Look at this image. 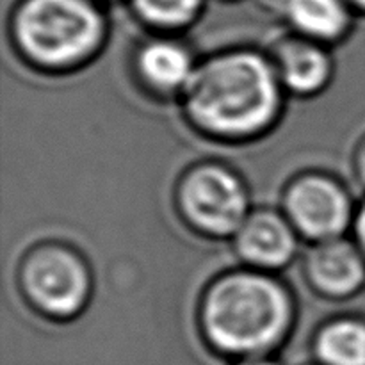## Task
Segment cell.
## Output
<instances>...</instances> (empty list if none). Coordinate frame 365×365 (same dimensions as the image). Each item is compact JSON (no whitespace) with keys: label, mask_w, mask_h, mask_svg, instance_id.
I'll return each mask as SVG.
<instances>
[{"label":"cell","mask_w":365,"mask_h":365,"mask_svg":"<svg viewBox=\"0 0 365 365\" xmlns=\"http://www.w3.org/2000/svg\"><path fill=\"white\" fill-rule=\"evenodd\" d=\"M285 89L271 57L228 50L198 61L180 95L189 123L217 141H252L274 127Z\"/></svg>","instance_id":"obj_1"},{"label":"cell","mask_w":365,"mask_h":365,"mask_svg":"<svg viewBox=\"0 0 365 365\" xmlns=\"http://www.w3.org/2000/svg\"><path fill=\"white\" fill-rule=\"evenodd\" d=\"M296 305L287 285L273 273L242 267L210 282L198 305L202 337L217 355L266 359L291 334Z\"/></svg>","instance_id":"obj_2"},{"label":"cell","mask_w":365,"mask_h":365,"mask_svg":"<svg viewBox=\"0 0 365 365\" xmlns=\"http://www.w3.org/2000/svg\"><path fill=\"white\" fill-rule=\"evenodd\" d=\"M13 41L31 66L71 71L100 52L102 14L88 0H25L13 16Z\"/></svg>","instance_id":"obj_3"},{"label":"cell","mask_w":365,"mask_h":365,"mask_svg":"<svg viewBox=\"0 0 365 365\" xmlns=\"http://www.w3.org/2000/svg\"><path fill=\"white\" fill-rule=\"evenodd\" d=\"M18 287L34 312L53 321L82 314L93 294V274L81 253L63 242H43L21 259Z\"/></svg>","instance_id":"obj_4"},{"label":"cell","mask_w":365,"mask_h":365,"mask_svg":"<svg viewBox=\"0 0 365 365\" xmlns=\"http://www.w3.org/2000/svg\"><path fill=\"white\" fill-rule=\"evenodd\" d=\"M175 202L185 225L209 239H232L252 212L245 180L217 163L189 168L178 180Z\"/></svg>","instance_id":"obj_5"},{"label":"cell","mask_w":365,"mask_h":365,"mask_svg":"<svg viewBox=\"0 0 365 365\" xmlns=\"http://www.w3.org/2000/svg\"><path fill=\"white\" fill-rule=\"evenodd\" d=\"M356 207L344 184L319 171L292 178L282 196V212L312 245L344 237L355 223Z\"/></svg>","instance_id":"obj_6"},{"label":"cell","mask_w":365,"mask_h":365,"mask_svg":"<svg viewBox=\"0 0 365 365\" xmlns=\"http://www.w3.org/2000/svg\"><path fill=\"white\" fill-rule=\"evenodd\" d=\"M302 237L282 210L252 209L232 237L245 267L277 274L294 262Z\"/></svg>","instance_id":"obj_7"},{"label":"cell","mask_w":365,"mask_h":365,"mask_svg":"<svg viewBox=\"0 0 365 365\" xmlns=\"http://www.w3.org/2000/svg\"><path fill=\"white\" fill-rule=\"evenodd\" d=\"M303 274L321 298L344 302L365 287V255L351 239L316 242L303 259Z\"/></svg>","instance_id":"obj_8"},{"label":"cell","mask_w":365,"mask_h":365,"mask_svg":"<svg viewBox=\"0 0 365 365\" xmlns=\"http://www.w3.org/2000/svg\"><path fill=\"white\" fill-rule=\"evenodd\" d=\"M285 93L310 98L330 86L334 78V59L327 45L305 38L280 43L271 56Z\"/></svg>","instance_id":"obj_9"},{"label":"cell","mask_w":365,"mask_h":365,"mask_svg":"<svg viewBox=\"0 0 365 365\" xmlns=\"http://www.w3.org/2000/svg\"><path fill=\"white\" fill-rule=\"evenodd\" d=\"M198 61L182 43L152 39L138 50L134 68L139 81L155 95L180 96L195 75Z\"/></svg>","instance_id":"obj_10"},{"label":"cell","mask_w":365,"mask_h":365,"mask_svg":"<svg viewBox=\"0 0 365 365\" xmlns=\"http://www.w3.org/2000/svg\"><path fill=\"white\" fill-rule=\"evenodd\" d=\"M285 14L299 38L331 45L346 36L349 13L342 0H287Z\"/></svg>","instance_id":"obj_11"},{"label":"cell","mask_w":365,"mask_h":365,"mask_svg":"<svg viewBox=\"0 0 365 365\" xmlns=\"http://www.w3.org/2000/svg\"><path fill=\"white\" fill-rule=\"evenodd\" d=\"M314 356L319 365H365V319L335 317L316 331Z\"/></svg>","instance_id":"obj_12"},{"label":"cell","mask_w":365,"mask_h":365,"mask_svg":"<svg viewBox=\"0 0 365 365\" xmlns=\"http://www.w3.org/2000/svg\"><path fill=\"white\" fill-rule=\"evenodd\" d=\"M146 24L164 31L187 27L200 13L202 0H132Z\"/></svg>","instance_id":"obj_13"},{"label":"cell","mask_w":365,"mask_h":365,"mask_svg":"<svg viewBox=\"0 0 365 365\" xmlns=\"http://www.w3.org/2000/svg\"><path fill=\"white\" fill-rule=\"evenodd\" d=\"M353 232H355V242L362 250L365 255V202L356 207L355 223H353Z\"/></svg>","instance_id":"obj_14"},{"label":"cell","mask_w":365,"mask_h":365,"mask_svg":"<svg viewBox=\"0 0 365 365\" xmlns=\"http://www.w3.org/2000/svg\"><path fill=\"white\" fill-rule=\"evenodd\" d=\"M353 166H355V175L360 184L365 187V138L356 145L355 157H353Z\"/></svg>","instance_id":"obj_15"},{"label":"cell","mask_w":365,"mask_h":365,"mask_svg":"<svg viewBox=\"0 0 365 365\" xmlns=\"http://www.w3.org/2000/svg\"><path fill=\"white\" fill-rule=\"evenodd\" d=\"M235 365H278L277 362H273V360H269L266 356V359H248V360H237V364Z\"/></svg>","instance_id":"obj_16"},{"label":"cell","mask_w":365,"mask_h":365,"mask_svg":"<svg viewBox=\"0 0 365 365\" xmlns=\"http://www.w3.org/2000/svg\"><path fill=\"white\" fill-rule=\"evenodd\" d=\"M353 4H356L359 7H362V9H365V0H351Z\"/></svg>","instance_id":"obj_17"},{"label":"cell","mask_w":365,"mask_h":365,"mask_svg":"<svg viewBox=\"0 0 365 365\" xmlns=\"http://www.w3.org/2000/svg\"><path fill=\"white\" fill-rule=\"evenodd\" d=\"M312 365H319V364H312Z\"/></svg>","instance_id":"obj_18"}]
</instances>
